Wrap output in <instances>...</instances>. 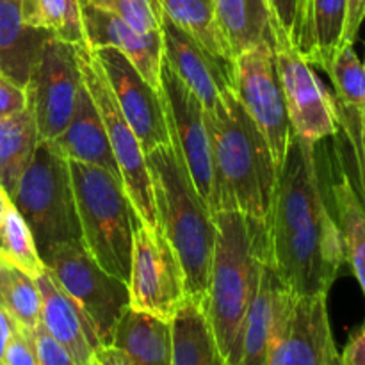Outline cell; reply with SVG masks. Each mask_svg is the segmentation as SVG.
I'll use <instances>...</instances> for the list:
<instances>
[{"instance_id":"cell-13","label":"cell","mask_w":365,"mask_h":365,"mask_svg":"<svg viewBox=\"0 0 365 365\" xmlns=\"http://www.w3.org/2000/svg\"><path fill=\"white\" fill-rule=\"evenodd\" d=\"M160 91L168 110L171 135L180 148L192 184L212 212L214 157L205 107L164 57L160 66Z\"/></svg>"},{"instance_id":"cell-33","label":"cell","mask_w":365,"mask_h":365,"mask_svg":"<svg viewBox=\"0 0 365 365\" xmlns=\"http://www.w3.org/2000/svg\"><path fill=\"white\" fill-rule=\"evenodd\" d=\"M93 6L123 18L139 32H159L163 9L159 0H88Z\"/></svg>"},{"instance_id":"cell-45","label":"cell","mask_w":365,"mask_h":365,"mask_svg":"<svg viewBox=\"0 0 365 365\" xmlns=\"http://www.w3.org/2000/svg\"><path fill=\"white\" fill-rule=\"evenodd\" d=\"M0 365H2V364H0Z\"/></svg>"},{"instance_id":"cell-1","label":"cell","mask_w":365,"mask_h":365,"mask_svg":"<svg viewBox=\"0 0 365 365\" xmlns=\"http://www.w3.org/2000/svg\"><path fill=\"white\" fill-rule=\"evenodd\" d=\"M269 253L298 296L328 294L344 264L341 228L321 185L316 146L292 135L266 220Z\"/></svg>"},{"instance_id":"cell-36","label":"cell","mask_w":365,"mask_h":365,"mask_svg":"<svg viewBox=\"0 0 365 365\" xmlns=\"http://www.w3.org/2000/svg\"><path fill=\"white\" fill-rule=\"evenodd\" d=\"M34 342H36V355H38V365H77L71 359L70 353L66 351L64 346H61L41 323L34 330Z\"/></svg>"},{"instance_id":"cell-21","label":"cell","mask_w":365,"mask_h":365,"mask_svg":"<svg viewBox=\"0 0 365 365\" xmlns=\"http://www.w3.org/2000/svg\"><path fill=\"white\" fill-rule=\"evenodd\" d=\"M48 38L50 32L25 24L21 0H0V73L25 88Z\"/></svg>"},{"instance_id":"cell-30","label":"cell","mask_w":365,"mask_h":365,"mask_svg":"<svg viewBox=\"0 0 365 365\" xmlns=\"http://www.w3.org/2000/svg\"><path fill=\"white\" fill-rule=\"evenodd\" d=\"M0 307L21 328L34 331L41 319V294L36 278L0 257Z\"/></svg>"},{"instance_id":"cell-4","label":"cell","mask_w":365,"mask_h":365,"mask_svg":"<svg viewBox=\"0 0 365 365\" xmlns=\"http://www.w3.org/2000/svg\"><path fill=\"white\" fill-rule=\"evenodd\" d=\"M146 164L157 221L184 267L185 294L205 303L216 245L214 214L192 184L173 135L170 145L157 146L146 153Z\"/></svg>"},{"instance_id":"cell-3","label":"cell","mask_w":365,"mask_h":365,"mask_svg":"<svg viewBox=\"0 0 365 365\" xmlns=\"http://www.w3.org/2000/svg\"><path fill=\"white\" fill-rule=\"evenodd\" d=\"M214 157L216 212H241L266 221L273 205L278 168L266 138L234 89L214 110H205Z\"/></svg>"},{"instance_id":"cell-10","label":"cell","mask_w":365,"mask_h":365,"mask_svg":"<svg viewBox=\"0 0 365 365\" xmlns=\"http://www.w3.org/2000/svg\"><path fill=\"white\" fill-rule=\"evenodd\" d=\"M273 52L289 121L296 138L316 146L323 139L337 135L341 125L335 98L321 84L312 64L278 27L277 20L273 27Z\"/></svg>"},{"instance_id":"cell-15","label":"cell","mask_w":365,"mask_h":365,"mask_svg":"<svg viewBox=\"0 0 365 365\" xmlns=\"http://www.w3.org/2000/svg\"><path fill=\"white\" fill-rule=\"evenodd\" d=\"M327 296L296 298L267 365H342L331 334Z\"/></svg>"},{"instance_id":"cell-2","label":"cell","mask_w":365,"mask_h":365,"mask_svg":"<svg viewBox=\"0 0 365 365\" xmlns=\"http://www.w3.org/2000/svg\"><path fill=\"white\" fill-rule=\"evenodd\" d=\"M214 221L216 245L203 305L225 364L239 365L246 316L269 255V237L266 221L241 212H216Z\"/></svg>"},{"instance_id":"cell-24","label":"cell","mask_w":365,"mask_h":365,"mask_svg":"<svg viewBox=\"0 0 365 365\" xmlns=\"http://www.w3.org/2000/svg\"><path fill=\"white\" fill-rule=\"evenodd\" d=\"M170 327L171 365H227L200 299L185 298Z\"/></svg>"},{"instance_id":"cell-39","label":"cell","mask_w":365,"mask_h":365,"mask_svg":"<svg viewBox=\"0 0 365 365\" xmlns=\"http://www.w3.org/2000/svg\"><path fill=\"white\" fill-rule=\"evenodd\" d=\"M364 20H365V0H348L342 46L355 45L356 36H359Z\"/></svg>"},{"instance_id":"cell-14","label":"cell","mask_w":365,"mask_h":365,"mask_svg":"<svg viewBox=\"0 0 365 365\" xmlns=\"http://www.w3.org/2000/svg\"><path fill=\"white\" fill-rule=\"evenodd\" d=\"M93 52L102 64L118 106L138 135L145 155L157 146L170 145V121L163 91L150 86L121 50L98 46Z\"/></svg>"},{"instance_id":"cell-17","label":"cell","mask_w":365,"mask_h":365,"mask_svg":"<svg viewBox=\"0 0 365 365\" xmlns=\"http://www.w3.org/2000/svg\"><path fill=\"white\" fill-rule=\"evenodd\" d=\"M298 294L280 277L269 253L262 264L259 289L246 316L239 365L269 364L274 342Z\"/></svg>"},{"instance_id":"cell-46","label":"cell","mask_w":365,"mask_h":365,"mask_svg":"<svg viewBox=\"0 0 365 365\" xmlns=\"http://www.w3.org/2000/svg\"><path fill=\"white\" fill-rule=\"evenodd\" d=\"M364 64H365V63H364Z\"/></svg>"},{"instance_id":"cell-29","label":"cell","mask_w":365,"mask_h":365,"mask_svg":"<svg viewBox=\"0 0 365 365\" xmlns=\"http://www.w3.org/2000/svg\"><path fill=\"white\" fill-rule=\"evenodd\" d=\"M163 16L221 59L234 61L216 21L212 0H159Z\"/></svg>"},{"instance_id":"cell-27","label":"cell","mask_w":365,"mask_h":365,"mask_svg":"<svg viewBox=\"0 0 365 365\" xmlns=\"http://www.w3.org/2000/svg\"><path fill=\"white\" fill-rule=\"evenodd\" d=\"M335 217L342 235L344 257L365 296V207L348 171H341L331 185Z\"/></svg>"},{"instance_id":"cell-38","label":"cell","mask_w":365,"mask_h":365,"mask_svg":"<svg viewBox=\"0 0 365 365\" xmlns=\"http://www.w3.org/2000/svg\"><path fill=\"white\" fill-rule=\"evenodd\" d=\"M346 139H348V145L351 148L353 163H355L356 182H353V184H355L356 192H359L360 200H362L365 207V120L362 128L355 135Z\"/></svg>"},{"instance_id":"cell-5","label":"cell","mask_w":365,"mask_h":365,"mask_svg":"<svg viewBox=\"0 0 365 365\" xmlns=\"http://www.w3.org/2000/svg\"><path fill=\"white\" fill-rule=\"evenodd\" d=\"M82 242L100 267L128 284L134 228L141 221L121 178L91 164L68 160Z\"/></svg>"},{"instance_id":"cell-25","label":"cell","mask_w":365,"mask_h":365,"mask_svg":"<svg viewBox=\"0 0 365 365\" xmlns=\"http://www.w3.org/2000/svg\"><path fill=\"white\" fill-rule=\"evenodd\" d=\"M39 141L38 125L29 106L21 113L0 118V185L9 198L16 192Z\"/></svg>"},{"instance_id":"cell-12","label":"cell","mask_w":365,"mask_h":365,"mask_svg":"<svg viewBox=\"0 0 365 365\" xmlns=\"http://www.w3.org/2000/svg\"><path fill=\"white\" fill-rule=\"evenodd\" d=\"M81 82L75 45L53 36L46 39L25 86L41 141H56L63 134L73 113Z\"/></svg>"},{"instance_id":"cell-43","label":"cell","mask_w":365,"mask_h":365,"mask_svg":"<svg viewBox=\"0 0 365 365\" xmlns=\"http://www.w3.org/2000/svg\"><path fill=\"white\" fill-rule=\"evenodd\" d=\"M11 205V198L7 196V192L4 191L2 185H0V246H2V227H4V217H6L7 207Z\"/></svg>"},{"instance_id":"cell-23","label":"cell","mask_w":365,"mask_h":365,"mask_svg":"<svg viewBox=\"0 0 365 365\" xmlns=\"http://www.w3.org/2000/svg\"><path fill=\"white\" fill-rule=\"evenodd\" d=\"M217 27L232 59L262 43H273L274 14L269 0H212Z\"/></svg>"},{"instance_id":"cell-22","label":"cell","mask_w":365,"mask_h":365,"mask_svg":"<svg viewBox=\"0 0 365 365\" xmlns=\"http://www.w3.org/2000/svg\"><path fill=\"white\" fill-rule=\"evenodd\" d=\"M110 346L121 353L125 365H171L170 321L128 307Z\"/></svg>"},{"instance_id":"cell-40","label":"cell","mask_w":365,"mask_h":365,"mask_svg":"<svg viewBox=\"0 0 365 365\" xmlns=\"http://www.w3.org/2000/svg\"><path fill=\"white\" fill-rule=\"evenodd\" d=\"M342 365H365V327L353 335L341 355Z\"/></svg>"},{"instance_id":"cell-28","label":"cell","mask_w":365,"mask_h":365,"mask_svg":"<svg viewBox=\"0 0 365 365\" xmlns=\"http://www.w3.org/2000/svg\"><path fill=\"white\" fill-rule=\"evenodd\" d=\"M348 0H310L307 45L302 56L312 66L330 70L342 48Z\"/></svg>"},{"instance_id":"cell-9","label":"cell","mask_w":365,"mask_h":365,"mask_svg":"<svg viewBox=\"0 0 365 365\" xmlns=\"http://www.w3.org/2000/svg\"><path fill=\"white\" fill-rule=\"evenodd\" d=\"M128 292L132 309L164 321H171L187 298L184 267L160 227L135 225Z\"/></svg>"},{"instance_id":"cell-42","label":"cell","mask_w":365,"mask_h":365,"mask_svg":"<svg viewBox=\"0 0 365 365\" xmlns=\"http://www.w3.org/2000/svg\"><path fill=\"white\" fill-rule=\"evenodd\" d=\"M96 362H98V365H125L121 353L113 346L100 348L98 353H96Z\"/></svg>"},{"instance_id":"cell-35","label":"cell","mask_w":365,"mask_h":365,"mask_svg":"<svg viewBox=\"0 0 365 365\" xmlns=\"http://www.w3.org/2000/svg\"><path fill=\"white\" fill-rule=\"evenodd\" d=\"M4 365H38V355H36L34 331L27 328H14L9 342L4 351Z\"/></svg>"},{"instance_id":"cell-7","label":"cell","mask_w":365,"mask_h":365,"mask_svg":"<svg viewBox=\"0 0 365 365\" xmlns=\"http://www.w3.org/2000/svg\"><path fill=\"white\" fill-rule=\"evenodd\" d=\"M75 48H77L82 82L88 88L89 95L102 116L107 139H109L110 150L116 159L125 191L143 223L150 228H157L159 221H157L152 178H150L148 164H146V155L141 148V143L128 125L127 118L121 113L113 88H110L102 64L96 59L93 48H89L86 43L77 45Z\"/></svg>"},{"instance_id":"cell-44","label":"cell","mask_w":365,"mask_h":365,"mask_svg":"<svg viewBox=\"0 0 365 365\" xmlns=\"http://www.w3.org/2000/svg\"><path fill=\"white\" fill-rule=\"evenodd\" d=\"M91 365H98V362H96V360H95V362H93Z\"/></svg>"},{"instance_id":"cell-26","label":"cell","mask_w":365,"mask_h":365,"mask_svg":"<svg viewBox=\"0 0 365 365\" xmlns=\"http://www.w3.org/2000/svg\"><path fill=\"white\" fill-rule=\"evenodd\" d=\"M335 89L339 125L346 135L362 128L365 120V64L353 45H344L327 71Z\"/></svg>"},{"instance_id":"cell-34","label":"cell","mask_w":365,"mask_h":365,"mask_svg":"<svg viewBox=\"0 0 365 365\" xmlns=\"http://www.w3.org/2000/svg\"><path fill=\"white\" fill-rule=\"evenodd\" d=\"M309 2L310 0H269L278 27L284 31V34L298 48L299 53H303L307 45Z\"/></svg>"},{"instance_id":"cell-32","label":"cell","mask_w":365,"mask_h":365,"mask_svg":"<svg viewBox=\"0 0 365 365\" xmlns=\"http://www.w3.org/2000/svg\"><path fill=\"white\" fill-rule=\"evenodd\" d=\"M0 257L13 262L14 266L24 269L32 278H38L45 271V264H43L38 248H36L31 228L25 223L13 202L7 207L6 217H4Z\"/></svg>"},{"instance_id":"cell-19","label":"cell","mask_w":365,"mask_h":365,"mask_svg":"<svg viewBox=\"0 0 365 365\" xmlns=\"http://www.w3.org/2000/svg\"><path fill=\"white\" fill-rule=\"evenodd\" d=\"M36 282L41 294V327L66 348L75 364L91 365L102 348L91 319L48 271H43Z\"/></svg>"},{"instance_id":"cell-20","label":"cell","mask_w":365,"mask_h":365,"mask_svg":"<svg viewBox=\"0 0 365 365\" xmlns=\"http://www.w3.org/2000/svg\"><path fill=\"white\" fill-rule=\"evenodd\" d=\"M53 143L68 160L98 166L121 178L109 139H107L102 116H100L84 82H81L78 86L73 113H71L66 128Z\"/></svg>"},{"instance_id":"cell-41","label":"cell","mask_w":365,"mask_h":365,"mask_svg":"<svg viewBox=\"0 0 365 365\" xmlns=\"http://www.w3.org/2000/svg\"><path fill=\"white\" fill-rule=\"evenodd\" d=\"M14 328H16V323H14V321L7 316L6 310L0 307V364H2L4 351H6V346L7 342H9L11 335H13Z\"/></svg>"},{"instance_id":"cell-31","label":"cell","mask_w":365,"mask_h":365,"mask_svg":"<svg viewBox=\"0 0 365 365\" xmlns=\"http://www.w3.org/2000/svg\"><path fill=\"white\" fill-rule=\"evenodd\" d=\"M21 16L32 29L50 32L70 45H84L81 0H21Z\"/></svg>"},{"instance_id":"cell-37","label":"cell","mask_w":365,"mask_h":365,"mask_svg":"<svg viewBox=\"0 0 365 365\" xmlns=\"http://www.w3.org/2000/svg\"><path fill=\"white\" fill-rule=\"evenodd\" d=\"M29 96L24 86H18L4 73H0V118L13 116L27 109Z\"/></svg>"},{"instance_id":"cell-16","label":"cell","mask_w":365,"mask_h":365,"mask_svg":"<svg viewBox=\"0 0 365 365\" xmlns=\"http://www.w3.org/2000/svg\"><path fill=\"white\" fill-rule=\"evenodd\" d=\"M163 57L203 103L214 110L227 89H234V61L221 59L163 16Z\"/></svg>"},{"instance_id":"cell-8","label":"cell","mask_w":365,"mask_h":365,"mask_svg":"<svg viewBox=\"0 0 365 365\" xmlns=\"http://www.w3.org/2000/svg\"><path fill=\"white\" fill-rule=\"evenodd\" d=\"M41 260L45 269L91 319L102 348L110 346L121 316L130 307L128 284L100 267L82 242L53 246Z\"/></svg>"},{"instance_id":"cell-18","label":"cell","mask_w":365,"mask_h":365,"mask_svg":"<svg viewBox=\"0 0 365 365\" xmlns=\"http://www.w3.org/2000/svg\"><path fill=\"white\" fill-rule=\"evenodd\" d=\"M81 20L89 48L114 46L128 57L150 86L160 91L163 32H139L110 11L81 0Z\"/></svg>"},{"instance_id":"cell-6","label":"cell","mask_w":365,"mask_h":365,"mask_svg":"<svg viewBox=\"0 0 365 365\" xmlns=\"http://www.w3.org/2000/svg\"><path fill=\"white\" fill-rule=\"evenodd\" d=\"M11 202L31 228L41 259L53 246L82 242L70 164L53 141H39Z\"/></svg>"},{"instance_id":"cell-11","label":"cell","mask_w":365,"mask_h":365,"mask_svg":"<svg viewBox=\"0 0 365 365\" xmlns=\"http://www.w3.org/2000/svg\"><path fill=\"white\" fill-rule=\"evenodd\" d=\"M234 91L266 138L274 164L280 170L294 132L274 63L273 43H262L235 57Z\"/></svg>"}]
</instances>
